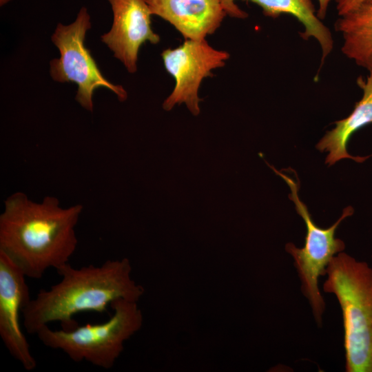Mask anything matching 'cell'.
<instances>
[{"instance_id":"12","label":"cell","mask_w":372,"mask_h":372,"mask_svg":"<svg viewBox=\"0 0 372 372\" xmlns=\"http://www.w3.org/2000/svg\"><path fill=\"white\" fill-rule=\"evenodd\" d=\"M366 81L360 76L357 83L362 90V99L356 103L353 112L345 118L335 122V127L327 132L316 145L320 152H327L325 163L335 164L340 160L350 158L358 163L369 156H353L347 151L348 143L351 136L364 126L372 123V70Z\"/></svg>"},{"instance_id":"14","label":"cell","mask_w":372,"mask_h":372,"mask_svg":"<svg viewBox=\"0 0 372 372\" xmlns=\"http://www.w3.org/2000/svg\"><path fill=\"white\" fill-rule=\"evenodd\" d=\"M365 0H340L337 5L340 17L343 16L357 8Z\"/></svg>"},{"instance_id":"3","label":"cell","mask_w":372,"mask_h":372,"mask_svg":"<svg viewBox=\"0 0 372 372\" xmlns=\"http://www.w3.org/2000/svg\"><path fill=\"white\" fill-rule=\"evenodd\" d=\"M326 274L323 290L336 296L342 310L345 370L372 372V268L342 251Z\"/></svg>"},{"instance_id":"13","label":"cell","mask_w":372,"mask_h":372,"mask_svg":"<svg viewBox=\"0 0 372 372\" xmlns=\"http://www.w3.org/2000/svg\"><path fill=\"white\" fill-rule=\"evenodd\" d=\"M335 28L342 35V53L357 65L372 70V0L364 1L341 16Z\"/></svg>"},{"instance_id":"8","label":"cell","mask_w":372,"mask_h":372,"mask_svg":"<svg viewBox=\"0 0 372 372\" xmlns=\"http://www.w3.org/2000/svg\"><path fill=\"white\" fill-rule=\"evenodd\" d=\"M26 276L0 253V335L11 355L27 371L37 362L22 331L20 313L31 300Z\"/></svg>"},{"instance_id":"1","label":"cell","mask_w":372,"mask_h":372,"mask_svg":"<svg viewBox=\"0 0 372 372\" xmlns=\"http://www.w3.org/2000/svg\"><path fill=\"white\" fill-rule=\"evenodd\" d=\"M82 211L80 204L62 207L54 196L37 203L22 192L12 194L0 216V253L26 277L41 278L48 269L68 263L74 254Z\"/></svg>"},{"instance_id":"7","label":"cell","mask_w":372,"mask_h":372,"mask_svg":"<svg viewBox=\"0 0 372 372\" xmlns=\"http://www.w3.org/2000/svg\"><path fill=\"white\" fill-rule=\"evenodd\" d=\"M161 56L166 71L175 81L163 108L169 111L175 105L185 103L193 115H198L202 101L198 90L203 80L211 76L212 70L225 66L229 54L213 48L206 39H185L179 46L163 50Z\"/></svg>"},{"instance_id":"9","label":"cell","mask_w":372,"mask_h":372,"mask_svg":"<svg viewBox=\"0 0 372 372\" xmlns=\"http://www.w3.org/2000/svg\"><path fill=\"white\" fill-rule=\"evenodd\" d=\"M113 13L110 30L101 37L130 73L137 70L140 48L157 44L160 37L151 25V11L145 0H107Z\"/></svg>"},{"instance_id":"11","label":"cell","mask_w":372,"mask_h":372,"mask_svg":"<svg viewBox=\"0 0 372 372\" xmlns=\"http://www.w3.org/2000/svg\"><path fill=\"white\" fill-rule=\"evenodd\" d=\"M227 15L245 19L247 13L235 3L236 0H221ZM259 6L265 16L276 18L282 14L293 15L304 25L300 34L304 39L315 38L322 49V64L333 47L331 33L318 17L311 0H247Z\"/></svg>"},{"instance_id":"2","label":"cell","mask_w":372,"mask_h":372,"mask_svg":"<svg viewBox=\"0 0 372 372\" xmlns=\"http://www.w3.org/2000/svg\"><path fill=\"white\" fill-rule=\"evenodd\" d=\"M56 270L61 280L48 290L41 289L22 311L28 333L37 334L43 326L56 321L64 325L63 329H72L76 327L72 317L78 313H103L118 299L137 302L144 291L132 278L127 258L81 268L68 262Z\"/></svg>"},{"instance_id":"6","label":"cell","mask_w":372,"mask_h":372,"mask_svg":"<svg viewBox=\"0 0 372 372\" xmlns=\"http://www.w3.org/2000/svg\"><path fill=\"white\" fill-rule=\"evenodd\" d=\"M90 28V16L85 7L81 8L73 23L57 24L51 39L60 52V57L51 60L50 72L55 81L75 83L78 85L76 101L92 112V96L96 89H109L121 102L127 99V93L121 85H114L104 77L85 45L86 32Z\"/></svg>"},{"instance_id":"4","label":"cell","mask_w":372,"mask_h":372,"mask_svg":"<svg viewBox=\"0 0 372 372\" xmlns=\"http://www.w3.org/2000/svg\"><path fill=\"white\" fill-rule=\"evenodd\" d=\"M110 307L113 314L101 324H87L70 330H53L43 326L37 333L46 347L64 352L74 362L86 361L111 369L120 356L125 342L143 324V315L136 301L118 299Z\"/></svg>"},{"instance_id":"5","label":"cell","mask_w":372,"mask_h":372,"mask_svg":"<svg viewBox=\"0 0 372 372\" xmlns=\"http://www.w3.org/2000/svg\"><path fill=\"white\" fill-rule=\"evenodd\" d=\"M269 167L281 176L290 187L289 199L293 201L296 210L302 218L306 229L304 246L296 247L293 243L285 245V250L293 257L294 266L301 282V290L311 307L313 315L318 326L322 324V316L325 302L318 287V280L326 274L327 267L331 259L344 248V242L335 237L337 228L347 217L353 214L351 207L344 209L342 216L331 227L321 228L313 220L305 204L298 196L299 182Z\"/></svg>"},{"instance_id":"15","label":"cell","mask_w":372,"mask_h":372,"mask_svg":"<svg viewBox=\"0 0 372 372\" xmlns=\"http://www.w3.org/2000/svg\"><path fill=\"white\" fill-rule=\"evenodd\" d=\"M333 1H335L337 3H338L340 0H318V10L316 14L320 20L325 18L329 5Z\"/></svg>"},{"instance_id":"10","label":"cell","mask_w":372,"mask_h":372,"mask_svg":"<svg viewBox=\"0 0 372 372\" xmlns=\"http://www.w3.org/2000/svg\"><path fill=\"white\" fill-rule=\"evenodd\" d=\"M145 1L152 15L169 23L185 39H205L227 15L221 0Z\"/></svg>"},{"instance_id":"16","label":"cell","mask_w":372,"mask_h":372,"mask_svg":"<svg viewBox=\"0 0 372 372\" xmlns=\"http://www.w3.org/2000/svg\"><path fill=\"white\" fill-rule=\"evenodd\" d=\"M10 0H0V5L1 6H3L4 4L9 2Z\"/></svg>"}]
</instances>
